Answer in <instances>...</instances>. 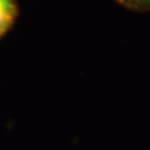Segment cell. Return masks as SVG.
<instances>
[{
	"label": "cell",
	"mask_w": 150,
	"mask_h": 150,
	"mask_svg": "<svg viewBox=\"0 0 150 150\" xmlns=\"http://www.w3.org/2000/svg\"><path fill=\"white\" fill-rule=\"evenodd\" d=\"M16 15V9L11 0H0V37L10 28Z\"/></svg>",
	"instance_id": "cell-1"
}]
</instances>
